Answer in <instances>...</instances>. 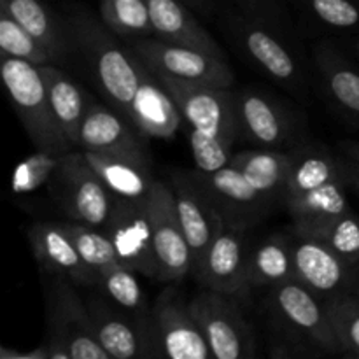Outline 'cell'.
Wrapping results in <instances>:
<instances>
[{
	"label": "cell",
	"mask_w": 359,
	"mask_h": 359,
	"mask_svg": "<svg viewBox=\"0 0 359 359\" xmlns=\"http://www.w3.org/2000/svg\"><path fill=\"white\" fill-rule=\"evenodd\" d=\"M235 4L241 13L265 21L277 32L286 28L287 7L284 0H235Z\"/></svg>",
	"instance_id": "74e56055"
},
{
	"label": "cell",
	"mask_w": 359,
	"mask_h": 359,
	"mask_svg": "<svg viewBox=\"0 0 359 359\" xmlns=\"http://www.w3.org/2000/svg\"><path fill=\"white\" fill-rule=\"evenodd\" d=\"M358 51H359V42H358Z\"/></svg>",
	"instance_id": "ee69618b"
},
{
	"label": "cell",
	"mask_w": 359,
	"mask_h": 359,
	"mask_svg": "<svg viewBox=\"0 0 359 359\" xmlns=\"http://www.w3.org/2000/svg\"><path fill=\"white\" fill-rule=\"evenodd\" d=\"M297 228V226H294ZM332 249L346 265L359 263V216L353 210L312 228H297Z\"/></svg>",
	"instance_id": "1f68e13d"
},
{
	"label": "cell",
	"mask_w": 359,
	"mask_h": 359,
	"mask_svg": "<svg viewBox=\"0 0 359 359\" xmlns=\"http://www.w3.org/2000/svg\"><path fill=\"white\" fill-rule=\"evenodd\" d=\"M28 241L42 270L55 277L72 280L77 286L98 287V276L77 251L65 223L39 221L28 230Z\"/></svg>",
	"instance_id": "d6986e66"
},
{
	"label": "cell",
	"mask_w": 359,
	"mask_h": 359,
	"mask_svg": "<svg viewBox=\"0 0 359 359\" xmlns=\"http://www.w3.org/2000/svg\"><path fill=\"white\" fill-rule=\"evenodd\" d=\"M130 121L146 137L161 140L174 139L182 126L177 104L146 63L140 67L139 86L130 107Z\"/></svg>",
	"instance_id": "44dd1931"
},
{
	"label": "cell",
	"mask_w": 359,
	"mask_h": 359,
	"mask_svg": "<svg viewBox=\"0 0 359 359\" xmlns=\"http://www.w3.org/2000/svg\"><path fill=\"white\" fill-rule=\"evenodd\" d=\"M76 53L83 58L105 97L123 116L130 119L133 95L140 81L142 62L132 49L119 44L121 39L112 34L100 16L88 7L76 6L67 13Z\"/></svg>",
	"instance_id": "3957f363"
},
{
	"label": "cell",
	"mask_w": 359,
	"mask_h": 359,
	"mask_svg": "<svg viewBox=\"0 0 359 359\" xmlns=\"http://www.w3.org/2000/svg\"><path fill=\"white\" fill-rule=\"evenodd\" d=\"M269 309L279 330L297 344L321 354H342L326 302L297 279L270 287Z\"/></svg>",
	"instance_id": "8992f818"
},
{
	"label": "cell",
	"mask_w": 359,
	"mask_h": 359,
	"mask_svg": "<svg viewBox=\"0 0 359 359\" xmlns=\"http://www.w3.org/2000/svg\"><path fill=\"white\" fill-rule=\"evenodd\" d=\"M344 177L346 175H344L342 158H337L332 151L311 146L291 151V168L287 174L283 203Z\"/></svg>",
	"instance_id": "484cf974"
},
{
	"label": "cell",
	"mask_w": 359,
	"mask_h": 359,
	"mask_svg": "<svg viewBox=\"0 0 359 359\" xmlns=\"http://www.w3.org/2000/svg\"><path fill=\"white\" fill-rule=\"evenodd\" d=\"M0 11L16 20L51 55L53 63L63 62L76 53L67 20L42 0H0Z\"/></svg>",
	"instance_id": "7402d4cb"
},
{
	"label": "cell",
	"mask_w": 359,
	"mask_h": 359,
	"mask_svg": "<svg viewBox=\"0 0 359 359\" xmlns=\"http://www.w3.org/2000/svg\"><path fill=\"white\" fill-rule=\"evenodd\" d=\"M316 63L330 98L347 118L359 125V70L330 44L316 49Z\"/></svg>",
	"instance_id": "4316f807"
},
{
	"label": "cell",
	"mask_w": 359,
	"mask_h": 359,
	"mask_svg": "<svg viewBox=\"0 0 359 359\" xmlns=\"http://www.w3.org/2000/svg\"><path fill=\"white\" fill-rule=\"evenodd\" d=\"M151 316H153L154 332H156L165 358H214L202 328L189 309V302L177 286L165 287L158 294L151 307Z\"/></svg>",
	"instance_id": "5bb4252c"
},
{
	"label": "cell",
	"mask_w": 359,
	"mask_h": 359,
	"mask_svg": "<svg viewBox=\"0 0 359 359\" xmlns=\"http://www.w3.org/2000/svg\"><path fill=\"white\" fill-rule=\"evenodd\" d=\"M307 11L332 28L359 27V0H304Z\"/></svg>",
	"instance_id": "8d00e7d4"
},
{
	"label": "cell",
	"mask_w": 359,
	"mask_h": 359,
	"mask_svg": "<svg viewBox=\"0 0 359 359\" xmlns=\"http://www.w3.org/2000/svg\"><path fill=\"white\" fill-rule=\"evenodd\" d=\"M325 302L342 354L359 358V302L347 293L335 294Z\"/></svg>",
	"instance_id": "d6a6232c"
},
{
	"label": "cell",
	"mask_w": 359,
	"mask_h": 359,
	"mask_svg": "<svg viewBox=\"0 0 359 359\" xmlns=\"http://www.w3.org/2000/svg\"><path fill=\"white\" fill-rule=\"evenodd\" d=\"M342 168H344V175H346L349 186H353V188H356L359 191V161L344 156L342 158Z\"/></svg>",
	"instance_id": "ab89813d"
},
{
	"label": "cell",
	"mask_w": 359,
	"mask_h": 359,
	"mask_svg": "<svg viewBox=\"0 0 359 359\" xmlns=\"http://www.w3.org/2000/svg\"><path fill=\"white\" fill-rule=\"evenodd\" d=\"M83 153L88 163L95 168L116 198L144 200L149 196L156 182L151 172V158L97 153V151H83Z\"/></svg>",
	"instance_id": "cb8c5ba5"
},
{
	"label": "cell",
	"mask_w": 359,
	"mask_h": 359,
	"mask_svg": "<svg viewBox=\"0 0 359 359\" xmlns=\"http://www.w3.org/2000/svg\"><path fill=\"white\" fill-rule=\"evenodd\" d=\"M347 179H337L318 189L305 193L298 198L284 202L293 226L312 228L326 221L349 212V200H347Z\"/></svg>",
	"instance_id": "f1b7e54d"
},
{
	"label": "cell",
	"mask_w": 359,
	"mask_h": 359,
	"mask_svg": "<svg viewBox=\"0 0 359 359\" xmlns=\"http://www.w3.org/2000/svg\"><path fill=\"white\" fill-rule=\"evenodd\" d=\"M128 48L154 74L168 79L202 86L231 88L235 76L224 58L200 49L170 44L156 37L128 42Z\"/></svg>",
	"instance_id": "ba28073f"
},
{
	"label": "cell",
	"mask_w": 359,
	"mask_h": 359,
	"mask_svg": "<svg viewBox=\"0 0 359 359\" xmlns=\"http://www.w3.org/2000/svg\"><path fill=\"white\" fill-rule=\"evenodd\" d=\"M158 276L161 283H179L191 273V249L179 221L174 193L168 182L156 181L147 196Z\"/></svg>",
	"instance_id": "8fae6325"
},
{
	"label": "cell",
	"mask_w": 359,
	"mask_h": 359,
	"mask_svg": "<svg viewBox=\"0 0 359 359\" xmlns=\"http://www.w3.org/2000/svg\"><path fill=\"white\" fill-rule=\"evenodd\" d=\"M104 231L111 238L121 265L139 276L156 279L158 262L149 210H147V198L116 200L114 210Z\"/></svg>",
	"instance_id": "4fadbf2b"
},
{
	"label": "cell",
	"mask_w": 359,
	"mask_h": 359,
	"mask_svg": "<svg viewBox=\"0 0 359 359\" xmlns=\"http://www.w3.org/2000/svg\"><path fill=\"white\" fill-rule=\"evenodd\" d=\"M347 294H351L353 298H356L359 302V263L358 265L351 266L349 270V283H347Z\"/></svg>",
	"instance_id": "60d3db41"
},
{
	"label": "cell",
	"mask_w": 359,
	"mask_h": 359,
	"mask_svg": "<svg viewBox=\"0 0 359 359\" xmlns=\"http://www.w3.org/2000/svg\"><path fill=\"white\" fill-rule=\"evenodd\" d=\"M65 226L76 242L77 251L97 276L109 266L119 263L114 245L104 230L88 226V224L72 223V221H67Z\"/></svg>",
	"instance_id": "836d02e7"
},
{
	"label": "cell",
	"mask_w": 359,
	"mask_h": 359,
	"mask_svg": "<svg viewBox=\"0 0 359 359\" xmlns=\"http://www.w3.org/2000/svg\"><path fill=\"white\" fill-rule=\"evenodd\" d=\"M48 186L67 221L100 230L107 224L118 200L88 163L83 151H69Z\"/></svg>",
	"instance_id": "52a82bcc"
},
{
	"label": "cell",
	"mask_w": 359,
	"mask_h": 359,
	"mask_svg": "<svg viewBox=\"0 0 359 359\" xmlns=\"http://www.w3.org/2000/svg\"><path fill=\"white\" fill-rule=\"evenodd\" d=\"M158 77L181 112L196 170L214 172L224 167L233 156L231 149L235 139L241 135L235 91L230 88L202 86Z\"/></svg>",
	"instance_id": "7a4b0ae2"
},
{
	"label": "cell",
	"mask_w": 359,
	"mask_h": 359,
	"mask_svg": "<svg viewBox=\"0 0 359 359\" xmlns=\"http://www.w3.org/2000/svg\"><path fill=\"white\" fill-rule=\"evenodd\" d=\"M147 4L154 30L153 37L170 44L200 49L226 60L219 44L196 20L191 7L186 6L182 0H147Z\"/></svg>",
	"instance_id": "603a6c76"
},
{
	"label": "cell",
	"mask_w": 359,
	"mask_h": 359,
	"mask_svg": "<svg viewBox=\"0 0 359 359\" xmlns=\"http://www.w3.org/2000/svg\"><path fill=\"white\" fill-rule=\"evenodd\" d=\"M235 107L238 133L256 147L280 149L294 137L293 116L263 91L252 88L235 91Z\"/></svg>",
	"instance_id": "ac0fdd59"
},
{
	"label": "cell",
	"mask_w": 359,
	"mask_h": 359,
	"mask_svg": "<svg viewBox=\"0 0 359 359\" xmlns=\"http://www.w3.org/2000/svg\"><path fill=\"white\" fill-rule=\"evenodd\" d=\"M0 49L2 55L25 60L34 65L53 63L51 55L9 14L0 11Z\"/></svg>",
	"instance_id": "d590c367"
},
{
	"label": "cell",
	"mask_w": 359,
	"mask_h": 359,
	"mask_svg": "<svg viewBox=\"0 0 359 359\" xmlns=\"http://www.w3.org/2000/svg\"><path fill=\"white\" fill-rule=\"evenodd\" d=\"M340 149H342L344 156L359 161V142H354V140H346V142L340 144Z\"/></svg>",
	"instance_id": "7bdbcfd3"
},
{
	"label": "cell",
	"mask_w": 359,
	"mask_h": 359,
	"mask_svg": "<svg viewBox=\"0 0 359 359\" xmlns=\"http://www.w3.org/2000/svg\"><path fill=\"white\" fill-rule=\"evenodd\" d=\"M230 27L249 58L273 81L287 88L302 84V67L269 23L241 13L230 18Z\"/></svg>",
	"instance_id": "2e32d148"
},
{
	"label": "cell",
	"mask_w": 359,
	"mask_h": 359,
	"mask_svg": "<svg viewBox=\"0 0 359 359\" xmlns=\"http://www.w3.org/2000/svg\"><path fill=\"white\" fill-rule=\"evenodd\" d=\"M98 16L112 34L125 42L154 35L147 0H100Z\"/></svg>",
	"instance_id": "f546056e"
},
{
	"label": "cell",
	"mask_w": 359,
	"mask_h": 359,
	"mask_svg": "<svg viewBox=\"0 0 359 359\" xmlns=\"http://www.w3.org/2000/svg\"><path fill=\"white\" fill-rule=\"evenodd\" d=\"M237 297L203 287L189 309L202 328L214 359H251L256 356L255 333L235 302Z\"/></svg>",
	"instance_id": "9c48e42d"
},
{
	"label": "cell",
	"mask_w": 359,
	"mask_h": 359,
	"mask_svg": "<svg viewBox=\"0 0 359 359\" xmlns=\"http://www.w3.org/2000/svg\"><path fill=\"white\" fill-rule=\"evenodd\" d=\"M98 342L111 359L165 358L158 342L154 323H144L116 305L111 298L91 297L86 300Z\"/></svg>",
	"instance_id": "30bf717a"
},
{
	"label": "cell",
	"mask_w": 359,
	"mask_h": 359,
	"mask_svg": "<svg viewBox=\"0 0 359 359\" xmlns=\"http://www.w3.org/2000/svg\"><path fill=\"white\" fill-rule=\"evenodd\" d=\"M248 224L224 219L210 242L202 263L193 273L205 290L241 297L249 291L245 283L251 248L248 242Z\"/></svg>",
	"instance_id": "7c38bea8"
},
{
	"label": "cell",
	"mask_w": 359,
	"mask_h": 359,
	"mask_svg": "<svg viewBox=\"0 0 359 359\" xmlns=\"http://www.w3.org/2000/svg\"><path fill=\"white\" fill-rule=\"evenodd\" d=\"M67 153H55V151L37 149L34 154L21 160L11 179V189L16 195L32 193L42 186L49 184L53 175L62 165L63 156Z\"/></svg>",
	"instance_id": "e575fe53"
},
{
	"label": "cell",
	"mask_w": 359,
	"mask_h": 359,
	"mask_svg": "<svg viewBox=\"0 0 359 359\" xmlns=\"http://www.w3.org/2000/svg\"><path fill=\"white\" fill-rule=\"evenodd\" d=\"M44 342L55 359H111L98 342L86 302L74 283L53 276L48 287V326Z\"/></svg>",
	"instance_id": "5b68a950"
},
{
	"label": "cell",
	"mask_w": 359,
	"mask_h": 359,
	"mask_svg": "<svg viewBox=\"0 0 359 359\" xmlns=\"http://www.w3.org/2000/svg\"><path fill=\"white\" fill-rule=\"evenodd\" d=\"M2 77L13 107L35 149L69 153L72 142L55 118L41 67L2 55Z\"/></svg>",
	"instance_id": "277c9868"
},
{
	"label": "cell",
	"mask_w": 359,
	"mask_h": 359,
	"mask_svg": "<svg viewBox=\"0 0 359 359\" xmlns=\"http://www.w3.org/2000/svg\"><path fill=\"white\" fill-rule=\"evenodd\" d=\"M0 359H55V356H53L51 347L44 342L42 346L35 347L34 351H28V353H20V351L4 346L0 349Z\"/></svg>",
	"instance_id": "f35d334b"
},
{
	"label": "cell",
	"mask_w": 359,
	"mask_h": 359,
	"mask_svg": "<svg viewBox=\"0 0 359 359\" xmlns=\"http://www.w3.org/2000/svg\"><path fill=\"white\" fill-rule=\"evenodd\" d=\"M291 279H294V265L287 233L270 235L256 248H251L245 273L249 290L273 287Z\"/></svg>",
	"instance_id": "83f0119b"
},
{
	"label": "cell",
	"mask_w": 359,
	"mask_h": 359,
	"mask_svg": "<svg viewBox=\"0 0 359 359\" xmlns=\"http://www.w3.org/2000/svg\"><path fill=\"white\" fill-rule=\"evenodd\" d=\"M290 168L291 153L256 147L233 154L217 170L193 174L224 219L251 226L273 202H283Z\"/></svg>",
	"instance_id": "6da1fadb"
},
{
	"label": "cell",
	"mask_w": 359,
	"mask_h": 359,
	"mask_svg": "<svg viewBox=\"0 0 359 359\" xmlns=\"http://www.w3.org/2000/svg\"><path fill=\"white\" fill-rule=\"evenodd\" d=\"M137 276H139L137 272L126 269L121 263H116L98 273V280H100L98 290L104 291L105 297L111 298L116 305L125 309L137 319L144 323H153V316H151L153 305L147 304L146 293Z\"/></svg>",
	"instance_id": "4dcf8cb0"
},
{
	"label": "cell",
	"mask_w": 359,
	"mask_h": 359,
	"mask_svg": "<svg viewBox=\"0 0 359 359\" xmlns=\"http://www.w3.org/2000/svg\"><path fill=\"white\" fill-rule=\"evenodd\" d=\"M293 255L294 279L314 291L323 300L347 291L351 266L346 265L332 249L304 231L291 226L287 231Z\"/></svg>",
	"instance_id": "e0dca14e"
},
{
	"label": "cell",
	"mask_w": 359,
	"mask_h": 359,
	"mask_svg": "<svg viewBox=\"0 0 359 359\" xmlns=\"http://www.w3.org/2000/svg\"><path fill=\"white\" fill-rule=\"evenodd\" d=\"M168 184L174 193L179 221L191 249V273H195L210 242L219 231L224 217L214 205L203 186L196 181L193 170H174L168 179Z\"/></svg>",
	"instance_id": "9a60e30c"
},
{
	"label": "cell",
	"mask_w": 359,
	"mask_h": 359,
	"mask_svg": "<svg viewBox=\"0 0 359 359\" xmlns=\"http://www.w3.org/2000/svg\"><path fill=\"white\" fill-rule=\"evenodd\" d=\"M41 72L56 121L72 146L77 147L81 125L95 100L55 63L41 65Z\"/></svg>",
	"instance_id": "d4e9b609"
},
{
	"label": "cell",
	"mask_w": 359,
	"mask_h": 359,
	"mask_svg": "<svg viewBox=\"0 0 359 359\" xmlns=\"http://www.w3.org/2000/svg\"><path fill=\"white\" fill-rule=\"evenodd\" d=\"M182 2L202 14H210L214 11V0H182Z\"/></svg>",
	"instance_id": "b9f144b4"
},
{
	"label": "cell",
	"mask_w": 359,
	"mask_h": 359,
	"mask_svg": "<svg viewBox=\"0 0 359 359\" xmlns=\"http://www.w3.org/2000/svg\"><path fill=\"white\" fill-rule=\"evenodd\" d=\"M77 147L97 153L149 158L146 135L116 107L93 102L79 130Z\"/></svg>",
	"instance_id": "ffe728a7"
}]
</instances>
